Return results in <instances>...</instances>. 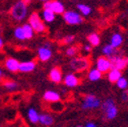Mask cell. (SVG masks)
I'll return each mask as SVG.
<instances>
[{"label": "cell", "mask_w": 128, "mask_h": 127, "mask_svg": "<svg viewBox=\"0 0 128 127\" xmlns=\"http://www.w3.org/2000/svg\"><path fill=\"white\" fill-rule=\"evenodd\" d=\"M44 100L50 103H57L60 101V94L53 90H47L44 94Z\"/></svg>", "instance_id": "cell-14"}, {"label": "cell", "mask_w": 128, "mask_h": 127, "mask_svg": "<svg viewBox=\"0 0 128 127\" xmlns=\"http://www.w3.org/2000/svg\"><path fill=\"white\" fill-rule=\"evenodd\" d=\"M122 77V74H121V71L117 70V69H111L109 71V74H108V79L111 82H116L119 80V79Z\"/></svg>", "instance_id": "cell-18"}, {"label": "cell", "mask_w": 128, "mask_h": 127, "mask_svg": "<svg viewBox=\"0 0 128 127\" xmlns=\"http://www.w3.org/2000/svg\"><path fill=\"white\" fill-rule=\"evenodd\" d=\"M39 118H40V115L37 112V110L34 108H30L28 111V119L30 120V122L34 124L39 123Z\"/></svg>", "instance_id": "cell-16"}, {"label": "cell", "mask_w": 128, "mask_h": 127, "mask_svg": "<svg viewBox=\"0 0 128 127\" xmlns=\"http://www.w3.org/2000/svg\"><path fill=\"white\" fill-rule=\"evenodd\" d=\"M63 20H65L66 24L75 26V24H80L84 22V18L80 14L74 11H66L63 13Z\"/></svg>", "instance_id": "cell-4"}, {"label": "cell", "mask_w": 128, "mask_h": 127, "mask_svg": "<svg viewBox=\"0 0 128 127\" xmlns=\"http://www.w3.org/2000/svg\"><path fill=\"white\" fill-rule=\"evenodd\" d=\"M51 57H52V51L50 49V47L47 44L40 47V48L38 49V58H39V60L45 62V61L50 60Z\"/></svg>", "instance_id": "cell-9"}, {"label": "cell", "mask_w": 128, "mask_h": 127, "mask_svg": "<svg viewBox=\"0 0 128 127\" xmlns=\"http://www.w3.org/2000/svg\"><path fill=\"white\" fill-rule=\"evenodd\" d=\"M77 8L84 15V16H88V15H90V12H92V8L90 6H88V5H86V4H78Z\"/></svg>", "instance_id": "cell-27"}, {"label": "cell", "mask_w": 128, "mask_h": 127, "mask_svg": "<svg viewBox=\"0 0 128 127\" xmlns=\"http://www.w3.org/2000/svg\"><path fill=\"white\" fill-rule=\"evenodd\" d=\"M77 52H78V47L77 46H71L66 50V55L68 57H73L77 54Z\"/></svg>", "instance_id": "cell-29"}, {"label": "cell", "mask_w": 128, "mask_h": 127, "mask_svg": "<svg viewBox=\"0 0 128 127\" xmlns=\"http://www.w3.org/2000/svg\"><path fill=\"white\" fill-rule=\"evenodd\" d=\"M2 77H3V71H2L1 68H0V82H1V80H2Z\"/></svg>", "instance_id": "cell-36"}, {"label": "cell", "mask_w": 128, "mask_h": 127, "mask_svg": "<svg viewBox=\"0 0 128 127\" xmlns=\"http://www.w3.org/2000/svg\"><path fill=\"white\" fill-rule=\"evenodd\" d=\"M20 62L18 60H16L15 58L9 57L4 62V67L9 72H18V69H20Z\"/></svg>", "instance_id": "cell-10"}, {"label": "cell", "mask_w": 128, "mask_h": 127, "mask_svg": "<svg viewBox=\"0 0 128 127\" xmlns=\"http://www.w3.org/2000/svg\"><path fill=\"white\" fill-rule=\"evenodd\" d=\"M122 42H123L122 36L119 35V34H115V35L112 36V39H111V46L113 47L114 49H116V48H118V47H120V45L122 44Z\"/></svg>", "instance_id": "cell-21"}, {"label": "cell", "mask_w": 128, "mask_h": 127, "mask_svg": "<svg viewBox=\"0 0 128 127\" xmlns=\"http://www.w3.org/2000/svg\"><path fill=\"white\" fill-rule=\"evenodd\" d=\"M4 47V41H3V39H2V37L0 36V50H1L2 48Z\"/></svg>", "instance_id": "cell-33"}, {"label": "cell", "mask_w": 128, "mask_h": 127, "mask_svg": "<svg viewBox=\"0 0 128 127\" xmlns=\"http://www.w3.org/2000/svg\"><path fill=\"white\" fill-rule=\"evenodd\" d=\"M77 127H82V126H77Z\"/></svg>", "instance_id": "cell-38"}, {"label": "cell", "mask_w": 128, "mask_h": 127, "mask_svg": "<svg viewBox=\"0 0 128 127\" xmlns=\"http://www.w3.org/2000/svg\"><path fill=\"white\" fill-rule=\"evenodd\" d=\"M90 66V60L86 57H78L70 61V67L76 72H84Z\"/></svg>", "instance_id": "cell-3"}, {"label": "cell", "mask_w": 128, "mask_h": 127, "mask_svg": "<svg viewBox=\"0 0 128 127\" xmlns=\"http://www.w3.org/2000/svg\"><path fill=\"white\" fill-rule=\"evenodd\" d=\"M13 35H14V38L16 40H18V41H24L26 40V37H24V30H22V26L15 28L14 32H13Z\"/></svg>", "instance_id": "cell-24"}, {"label": "cell", "mask_w": 128, "mask_h": 127, "mask_svg": "<svg viewBox=\"0 0 128 127\" xmlns=\"http://www.w3.org/2000/svg\"><path fill=\"white\" fill-rule=\"evenodd\" d=\"M22 30H24L26 40H32V39H33L35 32H34L33 28H32V26L28 24H24L22 26Z\"/></svg>", "instance_id": "cell-19"}, {"label": "cell", "mask_w": 128, "mask_h": 127, "mask_svg": "<svg viewBox=\"0 0 128 127\" xmlns=\"http://www.w3.org/2000/svg\"><path fill=\"white\" fill-rule=\"evenodd\" d=\"M88 43L92 45V46H94V47H96V46H99L100 45V42H101V39H100V37H99V35L98 34H90L88 37Z\"/></svg>", "instance_id": "cell-23"}, {"label": "cell", "mask_w": 128, "mask_h": 127, "mask_svg": "<svg viewBox=\"0 0 128 127\" xmlns=\"http://www.w3.org/2000/svg\"><path fill=\"white\" fill-rule=\"evenodd\" d=\"M2 86L6 90H9V92L15 90L18 88V84L14 80H4L2 82Z\"/></svg>", "instance_id": "cell-22"}, {"label": "cell", "mask_w": 128, "mask_h": 127, "mask_svg": "<svg viewBox=\"0 0 128 127\" xmlns=\"http://www.w3.org/2000/svg\"><path fill=\"white\" fill-rule=\"evenodd\" d=\"M28 24L32 26V28H33L34 32L37 34H42V33H44V32H46L45 22H43L42 18L39 15L38 12H33L30 15Z\"/></svg>", "instance_id": "cell-2"}, {"label": "cell", "mask_w": 128, "mask_h": 127, "mask_svg": "<svg viewBox=\"0 0 128 127\" xmlns=\"http://www.w3.org/2000/svg\"><path fill=\"white\" fill-rule=\"evenodd\" d=\"M0 98H1V94H0Z\"/></svg>", "instance_id": "cell-39"}, {"label": "cell", "mask_w": 128, "mask_h": 127, "mask_svg": "<svg viewBox=\"0 0 128 127\" xmlns=\"http://www.w3.org/2000/svg\"><path fill=\"white\" fill-rule=\"evenodd\" d=\"M105 113H106V117H107V119H109V120L114 119V118L117 116V114H118L117 107H116V106H113L112 108L108 109Z\"/></svg>", "instance_id": "cell-25"}, {"label": "cell", "mask_w": 128, "mask_h": 127, "mask_svg": "<svg viewBox=\"0 0 128 127\" xmlns=\"http://www.w3.org/2000/svg\"><path fill=\"white\" fill-rule=\"evenodd\" d=\"M42 20L44 22H53L55 20V13L50 9H44L42 12Z\"/></svg>", "instance_id": "cell-15"}, {"label": "cell", "mask_w": 128, "mask_h": 127, "mask_svg": "<svg viewBox=\"0 0 128 127\" xmlns=\"http://www.w3.org/2000/svg\"><path fill=\"white\" fill-rule=\"evenodd\" d=\"M97 69L103 74L106 72H109L112 69V64H111V60L110 58H107L105 56L99 57L97 60Z\"/></svg>", "instance_id": "cell-7"}, {"label": "cell", "mask_w": 128, "mask_h": 127, "mask_svg": "<svg viewBox=\"0 0 128 127\" xmlns=\"http://www.w3.org/2000/svg\"><path fill=\"white\" fill-rule=\"evenodd\" d=\"M84 50H86V52H90V51H92V46H90V45H86V46H84Z\"/></svg>", "instance_id": "cell-34"}, {"label": "cell", "mask_w": 128, "mask_h": 127, "mask_svg": "<svg viewBox=\"0 0 128 127\" xmlns=\"http://www.w3.org/2000/svg\"><path fill=\"white\" fill-rule=\"evenodd\" d=\"M36 65H37V63L34 60L20 62V69H18V71L22 72V73H30V72L35 70Z\"/></svg>", "instance_id": "cell-11"}, {"label": "cell", "mask_w": 128, "mask_h": 127, "mask_svg": "<svg viewBox=\"0 0 128 127\" xmlns=\"http://www.w3.org/2000/svg\"><path fill=\"white\" fill-rule=\"evenodd\" d=\"M111 60V64H112V69H117L119 71L123 70L126 68V66L128 65V63L126 61V58L120 57V56H113L112 58H110Z\"/></svg>", "instance_id": "cell-8"}, {"label": "cell", "mask_w": 128, "mask_h": 127, "mask_svg": "<svg viewBox=\"0 0 128 127\" xmlns=\"http://www.w3.org/2000/svg\"><path fill=\"white\" fill-rule=\"evenodd\" d=\"M39 122L44 126H51L54 123V118L50 114H41Z\"/></svg>", "instance_id": "cell-17"}, {"label": "cell", "mask_w": 128, "mask_h": 127, "mask_svg": "<svg viewBox=\"0 0 128 127\" xmlns=\"http://www.w3.org/2000/svg\"><path fill=\"white\" fill-rule=\"evenodd\" d=\"M103 53L105 54V57H113L114 54H115V49L112 47L111 45H107L104 47V49H103Z\"/></svg>", "instance_id": "cell-26"}, {"label": "cell", "mask_w": 128, "mask_h": 127, "mask_svg": "<svg viewBox=\"0 0 128 127\" xmlns=\"http://www.w3.org/2000/svg\"><path fill=\"white\" fill-rule=\"evenodd\" d=\"M122 101L128 102V90L123 92V94H122Z\"/></svg>", "instance_id": "cell-32"}, {"label": "cell", "mask_w": 128, "mask_h": 127, "mask_svg": "<svg viewBox=\"0 0 128 127\" xmlns=\"http://www.w3.org/2000/svg\"><path fill=\"white\" fill-rule=\"evenodd\" d=\"M86 127H97V125H96L94 123L90 122V123H88V124H86Z\"/></svg>", "instance_id": "cell-35"}, {"label": "cell", "mask_w": 128, "mask_h": 127, "mask_svg": "<svg viewBox=\"0 0 128 127\" xmlns=\"http://www.w3.org/2000/svg\"><path fill=\"white\" fill-rule=\"evenodd\" d=\"M64 84L68 88H74L80 84V78L74 74H67L64 78Z\"/></svg>", "instance_id": "cell-12"}, {"label": "cell", "mask_w": 128, "mask_h": 127, "mask_svg": "<svg viewBox=\"0 0 128 127\" xmlns=\"http://www.w3.org/2000/svg\"><path fill=\"white\" fill-rule=\"evenodd\" d=\"M126 61H127V63H128V57H127V58H126Z\"/></svg>", "instance_id": "cell-37"}, {"label": "cell", "mask_w": 128, "mask_h": 127, "mask_svg": "<svg viewBox=\"0 0 128 127\" xmlns=\"http://www.w3.org/2000/svg\"><path fill=\"white\" fill-rule=\"evenodd\" d=\"M117 86H118V88H121V90H126V88H127V86H128V82H127V80H126L124 77H121L119 80L117 82Z\"/></svg>", "instance_id": "cell-30"}, {"label": "cell", "mask_w": 128, "mask_h": 127, "mask_svg": "<svg viewBox=\"0 0 128 127\" xmlns=\"http://www.w3.org/2000/svg\"><path fill=\"white\" fill-rule=\"evenodd\" d=\"M0 127H2V126H0Z\"/></svg>", "instance_id": "cell-40"}, {"label": "cell", "mask_w": 128, "mask_h": 127, "mask_svg": "<svg viewBox=\"0 0 128 127\" xmlns=\"http://www.w3.org/2000/svg\"><path fill=\"white\" fill-rule=\"evenodd\" d=\"M73 41H74V36H67V37H65V38H63V40H62L63 44H65V45L71 44Z\"/></svg>", "instance_id": "cell-31"}, {"label": "cell", "mask_w": 128, "mask_h": 127, "mask_svg": "<svg viewBox=\"0 0 128 127\" xmlns=\"http://www.w3.org/2000/svg\"><path fill=\"white\" fill-rule=\"evenodd\" d=\"M44 9H50L55 14H63L64 12V5L60 1H45L43 3Z\"/></svg>", "instance_id": "cell-6"}, {"label": "cell", "mask_w": 128, "mask_h": 127, "mask_svg": "<svg viewBox=\"0 0 128 127\" xmlns=\"http://www.w3.org/2000/svg\"><path fill=\"white\" fill-rule=\"evenodd\" d=\"M100 106H101V101L99 98L94 96V94H88V96L84 97L82 108L84 110H90V109L99 108Z\"/></svg>", "instance_id": "cell-5"}, {"label": "cell", "mask_w": 128, "mask_h": 127, "mask_svg": "<svg viewBox=\"0 0 128 127\" xmlns=\"http://www.w3.org/2000/svg\"><path fill=\"white\" fill-rule=\"evenodd\" d=\"M88 77L90 82H97L99 79H101L102 77V73L97 69V68H94V69H90L88 74Z\"/></svg>", "instance_id": "cell-20"}, {"label": "cell", "mask_w": 128, "mask_h": 127, "mask_svg": "<svg viewBox=\"0 0 128 127\" xmlns=\"http://www.w3.org/2000/svg\"><path fill=\"white\" fill-rule=\"evenodd\" d=\"M30 1H18L10 9V16L16 22H22L28 15V4Z\"/></svg>", "instance_id": "cell-1"}, {"label": "cell", "mask_w": 128, "mask_h": 127, "mask_svg": "<svg viewBox=\"0 0 128 127\" xmlns=\"http://www.w3.org/2000/svg\"><path fill=\"white\" fill-rule=\"evenodd\" d=\"M113 106H115L114 101L112 100V99H108L107 101H105V102H104V103L101 105V108H102V110L104 111V112H106V111H107L108 109L112 108Z\"/></svg>", "instance_id": "cell-28"}, {"label": "cell", "mask_w": 128, "mask_h": 127, "mask_svg": "<svg viewBox=\"0 0 128 127\" xmlns=\"http://www.w3.org/2000/svg\"><path fill=\"white\" fill-rule=\"evenodd\" d=\"M49 78L50 80L55 82V84H59L62 82V72L61 69L58 67H54L51 69L50 73H49Z\"/></svg>", "instance_id": "cell-13"}]
</instances>
